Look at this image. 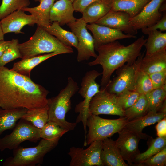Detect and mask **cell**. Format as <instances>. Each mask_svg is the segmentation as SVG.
Listing matches in <instances>:
<instances>
[{
  "label": "cell",
  "instance_id": "1",
  "mask_svg": "<svg viewBox=\"0 0 166 166\" xmlns=\"http://www.w3.org/2000/svg\"><path fill=\"white\" fill-rule=\"evenodd\" d=\"M49 93L30 77L0 67V108L32 109L44 107L47 105Z\"/></svg>",
  "mask_w": 166,
  "mask_h": 166
},
{
  "label": "cell",
  "instance_id": "2",
  "mask_svg": "<svg viewBox=\"0 0 166 166\" xmlns=\"http://www.w3.org/2000/svg\"><path fill=\"white\" fill-rule=\"evenodd\" d=\"M146 40L142 35L127 46L116 41L101 45L95 49L98 54L88 65L101 66V87H106L109 84L112 74L117 69L124 64H132L136 61L142 53L141 50Z\"/></svg>",
  "mask_w": 166,
  "mask_h": 166
},
{
  "label": "cell",
  "instance_id": "3",
  "mask_svg": "<svg viewBox=\"0 0 166 166\" xmlns=\"http://www.w3.org/2000/svg\"><path fill=\"white\" fill-rule=\"evenodd\" d=\"M22 59L45 53L55 52L62 54L72 53V47L63 43L56 37L38 26L34 34L27 41L18 45Z\"/></svg>",
  "mask_w": 166,
  "mask_h": 166
},
{
  "label": "cell",
  "instance_id": "4",
  "mask_svg": "<svg viewBox=\"0 0 166 166\" xmlns=\"http://www.w3.org/2000/svg\"><path fill=\"white\" fill-rule=\"evenodd\" d=\"M79 89L77 82L69 77L66 86L57 96L48 98V121L55 122L68 131L74 129L77 123L67 121L65 116L71 109V99Z\"/></svg>",
  "mask_w": 166,
  "mask_h": 166
},
{
  "label": "cell",
  "instance_id": "5",
  "mask_svg": "<svg viewBox=\"0 0 166 166\" xmlns=\"http://www.w3.org/2000/svg\"><path fill=\"white\" fill-rule=\"evenodd\" d=\"M59 140H50L42 139L35 147L24 148L19 146L13 150V156L7 158L4 166H35L43 163L44 157L57 145Z\"/></svg>",
  "mask_w": 166,
  "mask_h": 166
},
{
  "label": "cell",
  "instance_id": "6",
  "mask_svg": "<svg viewBox=\"0 0 166 166\" xmlns=\"http://www.w3.org/2000/svg\"><path fill=\"white\" fill-rule=\"evenodd\" d=\"M128 121L124 117L116 119H108L89 114L86 122L89 130L84 146L89 145L96 140H102L110 137L124 128Z\"/></svg>",
  "mask_w": 166,
  "mask_h": 166
},
{
  "label": "cell",
  "instance_id": "7",
  "mask_svg": "<svg viewBox=\"0 0 166 166\" xmlns=\"http://www.w3.org/2000/svg\"><path fill=\"white\" fill-rule=\"evenodd\" d=\"M144 56V52H142L133 63L124 64L117 69L116 76L105 87L107 91L118 96L127 91H135L140 63Z\"/></svg>",
  "mask_w": 166,
  "mask_h": 166
},
{
  "label": "cell",
  "instance_id": "8",
  "mask_svg": "<svg viewBox=\"0 0 166 166\" xmlns=\"http://www.w3.org/2000/svg\"><path fill=\"white\" fill-rule=\"evenodd\" d=\"M101 75V73L95 70L87 71L82 79L81 88L78 90L79 93L83 98V100L76 105L75 111L78 113L76 123H77L81 122L83 124L84 131V141L87 132L86 122L89 114V105L92 98L100 91V85L96 82V80Z\"/></svg>",
  "mask_w": 166,
  "mask_h": 166
},
{
  "label": "cell",
  "instance_id": "9",
  "mask_svg": "<svg viewBox=\"0 0 166 166\" xmlns=\"http://www.w3.org/2000/svg\"><path fill=\"white\" fill-rule=\"evenodd\" d=\"M40 139V129L21 118L10 134L0 138V151H3L6 149L13 150L24 141L36 143Z\"/></svg>",
  "mask_w": 166,
  "mask_h": 166
},
{
  "label": "cell",
  "instance_id": "10",
  "mask_svg": "<svg viewBox=\"0 0 166 166\" xmlns=\"http://www.w3.org/2000/svg\"><path fill=\"white\" fill-rule=\"evenodd\" d=\"M86 24L82 18L67 24L77 39L76 49L79 62L88 60L91 57L96 58L97 56L95 52L93 38L88 31Z\"/></svg>",
  "mask_w": 166,
  "mask_h": 166
},
{
  "label": "cell",
  "instance_id": "11",
  "mask_svg": "<svg viewBox=\"0 0 166 166\" xmlns=\"http://www.w3.org/2000/svg\"><path fill=\"white\" fill-rule=\"evenodd\" d=\"M115 141L116 144L123 160L132 166L134 160L140 153L139 143L140 139H147L150 136L145 133H138L124 128L119 132Z\"/></svg>",
  "mask_w": 166,
  "mask_h": 166
},
{
  "label": "cell",
  "instance_id": "12",
  "mask_svg": "<svg viewBox=\"0 0 166 166\" xmlns=\"http://www.w3.org/2000/svg\"><path fill=\"white\" fill-rule=\"evenodd\" d=\"M89 113L94 115L107 114L124 116V111L117 103L116 95L101 87L92 98L89 104Z\"/></svg>",
  "mask_w": 166,
  "mask_h": 166
},
{
  "label": "cell",
  "instance_id": "13",
  "mask_svg": "<svg viewBox=\"0 0 166 166\" xmlns=\"http://www.w3.org/2000/svg\"><path fill=\"white\" fill-rule=\"evenodd\" d=\"M102 140L92 142L88 147H73L68 154L71 158L70 166H103L101 158Z\"/></svg>",
  "mask_w": 166,
  "mask_h": 166
},
{
  "label": "cell",
  "instance_id": "14",
  "mask_svg": "<svg viewBox=\"0 0 166 166\" xmlns=\"http://www.w3.org/2000/svg\"><path fill=\"white\" fill-rule=\"evenodd\" d=\"M165 0H151L135 16L131 18L130 22L135 29L138 30L150 26L162 17L160 11V6Z\"/></svg>",
  "mask_w": 166,
  "mask_h": 166
},
{
  "label": "cell",
  "instance_id": "15",
  "mask_svg": "<svg viewBox=\"0 0 166 166\" xmlns=\"http://www.w3.org/2000/svg\"><path fill=\"white\" fill-rule=\"evenodd\" d=\"M86 26L93 34L95 50L102 45L119 40L136 38L135 35L126 34L119 30L95 23L87 24Z\"/></svg>",
  "mask_w": 166,
  "mask_h": 166
},
{
  "label": "cell",
  "instance_id": "16",
  "mask_svg": "<svg viewBox=\"0 0 166 166\" xmlns=\"http://www.w3.org/2000/svg\"><path fill=\"white\" fill-rule=\"evenodd\" d=\"M0 23L4 34L11 32L23 34L21 30L24 26H33L37 24V21L33 15L27 14L22 9H19L0 20Z\"/></svg>",
  "mask_w": 166,
  "mask_h": 166
},
{
  "label": "cell",
  "instance_id": "17",
  "mask_svg": "<svg viewBox=\"0 0 166 166\" xmlns=\"http://www.w3.org/2000/svg\"><path fill=\"white\" fill-rule=\"evenodd\" d=\"M131 18L127 13L110 10L95 23L119 30L125 34L134 35L138 33L132 25Z\"/></svg>",
  "mask_w": 166,
  "mask_h": 166
},
{
  "label": "cell",
  "instance_id": "18",
  "mask_svg": "<svg viewBox=\"0 0 166 166\" xmlns=\"http://www.w3.org/2000/svg\"><path fill=\"white\" fill-rule=\"evenodd\" d=\"M73 3L69 0H59L54 3L50 12L51 22H57L60 26L75 21Z\"/></svg>",
  "mask_w": 166,
  "mask_h": 166
},
{
  "label": "cell",
  "instance_id": "19",
  "mask_svg": "<svg viewBox=\"0 0 166 166\" xmlns=\"http://www.w3.org/2000/svg\"><path fill=\"white\" fill-rule=\"evenodd\" d=\"M101 158L103 166H128L116 144L111 138L102 140Z\"/></svg>",
  "mask_w": 166,
  "mask_h": 166
},
{
  "label": "cell",
  "instance_id": "20",
  "mask_svg": "<svg viewBox=\"0 0 166 166\" xmlns=\"http://www.w3.org/2000/svg\"><path fill=\"white\" fill-rule=\"evenodd\" d=\"M111 0H97L88 6L83 10L82 18L86 24L95 23L111 9Z\"/></svg>",
  "mask_w": 166,
  "mask_h": 166
},
{
  "label": "cell",
  "instance_id": "21",
  "mask_svg": "<svg viewBox=\"0 0 166 166\" xmlns=\"http://www.w3.org/2000/svg\"><path fill=\"white\" fill-rule=\"evenodd\" d=\"M166 70V48L150 56H144L140 71L148 74Z\"/></svg>",
  "mask_w": 166,
  "mask_h": 166
},
{
  "label": "cell",
  "instance_id": "22",
  "mask_svg": "<svg viewBox=\"0 0 166 166\" xmlns=\"http://www.w3.org/2000/svg\"><path fill=\"white\" fill-rule=\"evenodd\" d=\"M56 0H41L39 4L33 7H26L22 9L31 14L36 19L38 26L47 27L51 24L50 20V12Z\"/></svg>",
  "mask_w": 166,
  "mask_h": 166
},
{
  "label": "cell",
  "instance_id": "23",
  "mask_svg": "<svg viewBox=\"0 0 166 166\" xmlns=\"http://www.w3.org/2000/svg\"><path fill=\"white\" fill-rule=\"evenodd\" d=\"M60 54H62L55 52L21 59L14 63L11 69L20 74L30 77L31 71L35 67L45 60Z\"/></svg>",
  "mask_w": 166,
  "mask_h": 166
},
{
  "label": "cell",
  "instance_id": "24",
  "mask_svg": "<svg viewBox=\"0 0 166 166\" xmlns=\"http://www.w3.org/2000/svg\"><path fill=\"white\" fill-rule=\"evenodd\" d=\"M165 117L166 113L149 112L143 116L128 121L124 127L135 132L142 133L145 127L157 122Z\"/></svg>",
  "mask_w": 166,
  "mask_h": 166
},
{
  "label": "cell",
  "instance_id": "25",
  "mask_svg": "<svg viewBox=\"0 0 166 166\" xmlns=\"http://www.w3.org/2000/svg\"><path fill=\"white\" fill-rule=\"evenodd\" d=\"M28 109L26 108L5 109L0 108V135L6 130L15 127L17 121L21 119Z\"/></svg>",
  "mask_w": 166,
  "mask_h": 166
},
{
  "label": "cell",
  "instance_id": "26",
  "mask_svg": "<svg viewBox=\"0 0 166 166\" xmlns=\"http://www.w3.org/2000/svg\"><path fill=\"white\" fill-rule=\"evenodd\" d=\"M111 10L127 13L131 18L138 14L151 0H111Z\"/></svg>",
  "mask_w": 166,
  "mask_h": 166
},
{
  "label": "cell",
  "instance_id": "27",
  "mask_svg": "<svg viewBox=\"0 0 166 166\" xmlns=\"http://www.w3.org/2000/svg\"><path fill=\"white\" fill-rule=\"evenodd\" d=\"M43 28L65 44L77 48L78 41L76 36L72 32L62 28L58 22H53L48 27Z\"/></svg>",
  "mask_w": 166,
  "mask_h": 166
},
{
  "label": "cell",
  "instance_id": "28",
  "mask_svg": "<svg viewBox=\"0 0 166 166\" xmlns=\"http://www.w3.org/2000/svg\"><path fill=\"white\" fill-rule=\"evenodd\" d=\"M144 46L145 56H150L166 48V33L155 30L150 32Z\"/></svg>",
  "mask_w": 166,
  "mask_h": 166
},
{
  "label": "cell",
  "instance_id": "29",
  "mask_svg": "<svg viewBox=\"0 0 166 166\" xmlns=\"http://www.w3.org/2000/svg\"><path fill=\"white\" fill-rule=\"evenodd\" d=\"M148 139V149L144 152L140 153L136 157L132 166H136L166 147V136L162 137L157 136L155 139L150 136Z\"/></svg>",
  "mask_w": 166,
  "mask_h": 166
},
{
  "label": "cell",
  "instance_id": "30",
  "mask_svg": "<svg viewBox=\"0 0 166 166\" xmlns=\"http://www.w3.org/2000/svg\"><path fill=\"white\" fill-rule=\"evenodd\" d=\"M21 118L30 122L36 127L41 129L48 121V106L28 109Z\"/></svg>",
  "mask_w": 166,
  "mask_h": 166
},
{
  "label": "cell",
  "instance_id": "31",
  "mask_svg": "<svg viewBox=\"0 0 166 166\" xmlns=\"http://www.w3.org/2000/svg\"><path fill=\"white\" fill-rule=\"evenodd\" d=\"M145 95L148 102V112H158L166 101V85L159 88L154 89Z\"/></svg>",
  "mask_w": 166,
  "mask_h": 166
},
{
  "label": "cell",
  "instance_id": "32",
  "mask_svg": "<svg viewBox=\"0 0 166 166\" xmlns=\"http://www.w3.org/2000/svg\"><path fill=\"white\" fill-rule=\"evenodd\" d=\"M148 112V101L145 94H140L136 102L124 111V116L128 121L140 117Z\"/></svg>",
  "mask_w": 166,
  "mask_h": 166
},
{
  "label": "cell",
  "instance_id": "33",
  "mask_svg": "<svg viewBox=\"0 0 166 166\" xmlns=\"http://www.w3.org/2000/svg\"><path fill=\"white\" fill-rule=\"evenodd\" d=\"M68 132L56 123L48 121L40 129V137L50 140H59Z\"/></svg>",
  "mask_w": 166,
  "mask_h": 166
},
{
  "label": "cell",
  "instance_id": "34",
  "mask_svg": "<svg viewBox=\"0 0 166 166\" xmlns=\"http://www.w3.org/2000/svg\"><path fill=\"white\" fill-rule=\"evenodd\" d=\"M29 0H2L0 6V20L17 10L28 7Z\"/></svg>",
  "mask_w": 166,
  "mask_h": 166
},
{
  "label": "cell",
  "instance_id": "35",
  "mask_svg": "<svg viewBox=\"0 0 166 166\" xmlns=\"http://www.w3.org/2000/svg\"><path fill=\"white\" fill-rule=\"evenodd\" d=\"M19 41L17 39H12L8 48L0 58V67L22 57L19 49Z\"/></svg>",
  "mask_w": 166,
  "mask_h": 166
},
{
  "label": "cell",
  "instance_id": "36",
  "mask_svg": "<svg viewBox=\"0 0 166 166\" xmlns=\"http://www.w3.org/2000/svg\"><path fill=\"white\" fill-rule=\"evenodd\" d=\"M140 95L135 91H128L116 96V99L119 105L125 111L136 102Z\"/></svg>",
  "mask_w": 166,
  "mask_h": 166
},
{
  "label": "cell",
  "instance_id": "37",
  "mask_svg": "<svg viewBox=\"0 0 166 166\" xmlns=\"http://www.w3.org/2000/svg\"><path fill=\"white\" fill-rule=\"evenodd\" d=\"M153 89L149 75L140 71L137 80L135 91L140 94H146Z\"/></svg>",
  "mask_w": 166,
  "mask_h": 166
},
{
  "label": "cell",
  "instance_id": "38",
  "mask_svg": "<svg viewBox=\"0 0 166 166\" xmlns=\"http://www.w3.org/2000/svg\"><path fill=\"white\" fill-rule=\"evenodd\" d=\"M166 165V147L154 155L137 164V166H165Z\"/></svg>",
  "mask_w": 166,
  "mask_h": 166
},
{
  "label": "cell",
  "instance_id": "39",
  "mask_svg": "<svg viewBox=\"0 0 166 166\" xmlns=\"http://www.w3.org/2000/svg\"><path fill=\"white\" fill-rule=\"evenodd\" d=\"M153 89L166 85V70L149 74Z\"/></svg>",
  "mask_w": 166,
  "mask_h": 166
},
{
  "label": "cell",
  "instance_id": "40",
  "mask_svg": "<svg viewBox=\"0 0 166 166\" xmlns=\"http://www.w3.org/2000/svg\"><path fill=\"white\" fill-rule=\"evenodd\" d=\"M158 29L162 32L166 30V13H163L162 18L155 23L141 30L143 34L148 35L151 32Z\"/></svg>",
  "mask_w": 166,
  "mask_h": 166
},
{
  "label": "cell",
  "instance_id": "41",
  "mask_svg": "<svg viewBox=\"0 0 166 166\" xmlns=\"http://www.w3.org/2000/svg\"><path fill=\"white\" fill-rule=\"evenodd\" d=\"M97 0H75L73 2L75 11L81 13L89 5Z\"/></svg>",
  "mask_w": 166,
  "mask_h": 166
},
{
  "label": "cell",
  "instance_id": "42",
  "mask_svg": "<svg viewBox=\"0 0 166 166\" xmlns=\"http://www.w3.org/2000/svg\"><path fill=\"white\" fill-rule=\"evenodd\" d=\"M155 127L156 134L158 137L166 136V117L157 122Z\"/></svg>",
  "mask_w": 166,
  "mask_h": 166
},
{
  "label": "cell",
  "instance_id": "43",
  "mask_svg": "<svg viewBox=\"0 0 166 166\" xmlns=\"http://www.w3.org/2000/svg\"><path fill=\"white\" fill-rule=\"evenodd\" d=\"M11 41H0V58L2 56L10 44Z\"/></svg>",
  "mask_w": 166,
  "mask_h": 166
},
{
  "label": "cell",
  "instance_id": "44",
  "mask_svg": "<svg viewBox=\"0 0 166 166\" xmlns=\"http://www.w3.org/2000/svg\"><path fill=\"white\" fill-rule=\"evenodd\" d=\"M4 35L0 23V41L4 40Z\"/></svg>",
  "mask_w": 166,
  "mask_h": 166
},
{
  "label": "cell",
  "instance_id": "45",
  "mask_svg": "<svg viewBox=\"0 0 166 166\" xmlns=\"http://www.w3.org/2000/svg\"><path fill=\"white\" fill-rule=\"evenodd\" d=\"M34 0L35 2H39V1L41 0Z\"/></svg>",
  "mask_w": 166,
  "mask_h": 166
},
{
  "label": "cell",
  "instance_id": "46",
  "mask_svg": "<svg viewBox=\"0 0 166 166\" xmlns=\"http://www.w3.org/2000/svg\"><path fill=\"white\" fill-rule=\"evenodd\" d=\"M69 0L71 1L73 3L75 0Z\"/></svg>",
  "mask_w": 166,
  "mask_h": 166
}]
</instances>
